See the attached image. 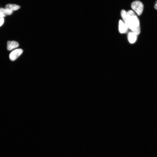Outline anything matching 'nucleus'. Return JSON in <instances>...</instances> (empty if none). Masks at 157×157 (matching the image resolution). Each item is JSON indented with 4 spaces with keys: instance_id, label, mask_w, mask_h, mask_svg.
Listing matches in <instances>:
<instances>
[{
    "instance_id": "20e7f679",
    "label": "nucleus",
    "mask_w": 157,
    "mask_h": 157,
    "mask_svg": "<svg viewBox=\"0 0 157 157\" xmlns=\"http://www.w3.org/2000/svg\"><path fill=\"white\" fill-rule=\"evenodd\" d=\"M118 29L120 33L125 34L127 32L129 28L123 21L120 20L119 22Z\"/></svg>"
},
{
    "instance_id": "6e6552de",
    "label": "nucleus",
    "mask_w": 157,
    "mask_h": 157,
    "mask_svg": "<svg viewBox=\"0 0 157 157\" xmlns=\"http://www.w3.org/2000/svg\"><path fill=\"white\" fill-rule=\"evenodd\" d=\"M0 13L4 15H10L13 13V11L10 10L3 8H0Z\"/></svg>"
},
{
    "instance_id": "1a4fd4ad",
    "label": "nucleus",
    "mask_w": 157,
    "mask_h": 157,
    "mask_svg": "<svg viewBox=\"0 0 157 157\" xmlns=\"http://www.w3.org/2000/svg\"><path fill=\"white\" fill-rule=\"evenodd\" d=\"M4 22V19L3 18H0V27L3 24Z\"/></svg>"
},
{
    "instance_id": "39448f33",
    "label": "nucleus",
    "mask_w": 157,
    "mask_h": 157,
    "mask_svg": "<svg viewBox=\"0 0 157 157\" xmlns=\"http://www.w3.org/2000/svg\"><path fill=\"white\" fill-rule=\"evenodd\" d=\"M137 36L132 31L129 32L128 35V39L130 43L131 44L135 43L137 41Z\"/></svg>"
},
{
    "instance_id": "423d86ee",
    "label": "nucleus",
    "mask_w": 157,
    "mask_h": 157,
    "mask_svg": "<svg viewBox=\"0 0 157 157\" xmlns=\"http://www.w3.org/2000/svg\"><path fill=\"white\" fill-rule=\"evenodd\" d=\"M19 46L17 42L14 41H8L7 42V49L8 50H11L18 47Z\"/></svg>"
},
{
    "instance_id": "9b49d317",
    "label": "nucleus",
    "mask_w": 157,
    "mask_h": 157,
    "mask_svg": "<svg viewBox=\"0 0 157 157\" xmlns=\"http://www.w3.org/2000/svg\"><path fill=\"white\" fill-rule=\"evenodd\" d=\"M157 3V1L156 2V3Z\"/></svg>"
},
{
    "instance_id": "f257e3e1",
    "label": "nucleus",
    "mask_w": 157,
    "mask_h": 157,
    "mask_svg": "<svg viewBox=\"0 0 157 157\" xmlns=\"http://www.w3.org/2000/svg\"><path fill=\"white\" fill-rule=\"evenodd\" d=\"M123 20L129 29L138 35L141 33V27L139 20L134 11L129 10L127 12L124 10L121 11Z\"/></svg>"
},
{
    "instance_id": "f03ea898",
    "label": "nucleus",
    "mask_w": 157,
    "mask_h": 157,
    "mask_svg": "<svg viewBox=\"0 0 157 157\" xmlns=\"http://www.w3.org/2000/svg\"><path fill=\"white\" fill-rule=\"evenodd\" d=\"M131 7L138 16L141 15L143 12L144 6L142 3L139 1L133 2L131 4Z\"/></svg>"
},
{
    "instance_id": "0eeeda50",
    "label": "nucleus",
    "mask_w": 157,
    "mask_h": 157,
    "mask_svg": "<svg viewBox=\"0 0 157 157\" xmlns=\"http://www.w3.org/2000/svg\"><path fill=\"white\" fill-rule=\"evenodd\" d=\"M20 7L15 4H8L5 6V8L10 10L12 11L17 10L19 9Z\"/></svg>"
},
{
    "instance_id": "9d476101",
    "label": "nucleus",
    "mask_w": 157,
    "mask_h": 157,
    "mask_svg": "<svg viewBox=\"0 0 157 157\" xmlns=\"http://www.w3.org/2000/svg\"><path fill=\"white\" fill-rule=\"evenodd\" d=\"M155 9L157 10V3H156L154 7Z\"/></svg>"
},
{
    "instance_id": "7ed1b4c3",
    "label": "nucleus",
    "mask_w": 157,
    "mask_h": 157,
    "mask_svg": "<svg viewBox=\"0 0 157 157\" xmlns=\"http://www.w3.org/2000/svg\"><path fill=\"white\" fill-rule=\"evenodd\" d=\"M23 51L21 49H17L14 50L11 52L9 55V58L11 61H14L20 56Z\"/></svg>"
}]
</instances>
